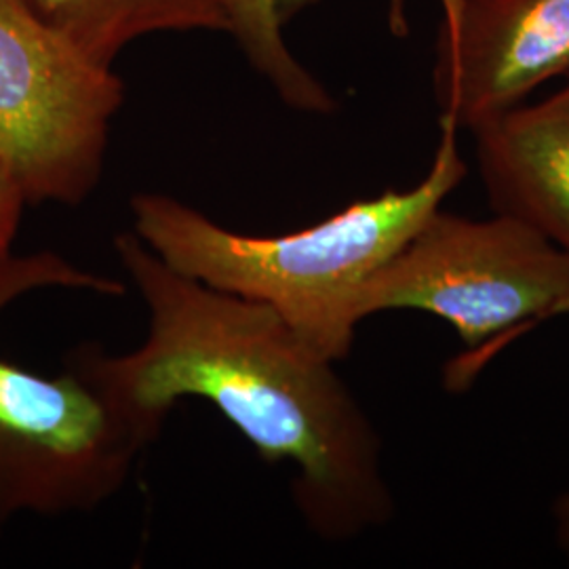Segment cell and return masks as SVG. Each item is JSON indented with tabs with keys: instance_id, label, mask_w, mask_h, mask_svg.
<instances>
[{
	"instance_id": "6da1fadb",
	"label": "cell",
	"mask_w": 569,
	"mask_h": 569,
	"mask_svg": "<svg viewBox=\"0 0 569 569\" xmlns=\"http://www.w3.org/2000/svg\"><path fill=\"white\" fill-rule=\"evenodd\" d=\"M148 310L138 348L77 346L100 387L161 437L183 399H203L268 465H291L293 505L326 542L385 528L395 515L382 439L336 363L264 305L218 291L159 260L133 232L112 241Z\"/></svg>"
},
{
	"instance_id": "7a4b0ae2",
	"label": "cell",
	"mask_w": 569,
	"mask_h": 569,
	"mask_svg": "<svg viewBox=\"0 0 569 569\" xmlns=\"http://www.w3.org/2000/svg\"><path fill=\"white\" fill-rule=\"evenodd\" d=\"M427 176L407 190L346 204L287 234H243L163 192H138L133 234L159 260L218 291L272 308L329 361L355 345L366 284L406 247L467 178L458 124L441 119Z\"/></svg>"
},
{
	"instance_id": "3957f363",
	"label": "cell",
	"mask_w": 569,
	"mask_h": 569,
	"mask_svg": "<svg viewBox=\"0 0 569 569\" xmlns=\"http://www.w3.org/2000/svg\"><path fill=\"white\" fill-rule=\"evenodd\" d=\"M41 289L106 298L127 291L119 279L49 249L0 260V312ZM157 439L70 355L53 376L0 357V536L20 515L100 509L129 483Z\"/></svg>"
},
{
	"instance_id": "277c9868",
	"label": "cell",
	"mask_w": 569,
	"mask_h": 569,
	"mask_svg": "<svg viewBox=\"0 0 569 569\" xmlns=\"http://www.w3.org/2000/svg\"><path fill=\"white\" fill-rule=\"evenodd\" d=\"M569 298V258L505 213L472 220L439 209L366 284L357 315L418 310L448 321L481 355L496 338L559 317Z\"/></svg>"
},
{
	"instance_id": "5b68a950",
	"label": "cell",
	"mask_w": 569,
	"mask_h": 569,
	"mask_svg": "<svg viewBox=\"0 0 569 569\" xmlns=\"http://www.w3.org/2000/svg\"><path fill=\"white\" fill-rule=\"evenodd\" d=\"M122 102L112 68L82 56L26 0H0V161L26 203L79 207L93 194Z\"/></svg>"
},
{
	"instance_id": "8992f818",
	"label": "cell",
	"mask_w": 569,
	"mask_h": 569,
	"mask_svg": "<svg viewBox=\"0 0 569 569\" xmlns=\"http://www.w3.org/2000/svg\"><path fill=\"white\" fill-rule=\"evenodd\" d=\"M432 70L441 119L477 129L569 79V0H441Z\"/></svg>"
},
{
	"instance_id": "52a82bcc",
	"label": "cell",
	"mask_w": 569,
	"mask_h": 569,
	"mask_svg": "<svg viewBox=\"0 0 569 569\" xmlns=\"http://www.w3.org/2000/svg\"><path fill=\"white\" fill-rule=\"evenodd\" d=\"M472 133L491 209L521 220L569 258V121L517 106Z\"/></svg>"
},
{
	"instance_id": "ba28073f",
	"label": "cell",
	"mask_w": 569,
	"mask_h": 569,
	"mask_svg": "<svg viewBox=\"0 0 569 569\" xmlns=\"http://www.w3.org/2000/svg\"><path fill=\"white\" fill-rule=\"evenodd\" d=\"M82 56L112 68L122 49L157 32H228L220 0H26Z\"/></svg>"
},
{
	"instance_id": "9c48e42d",
	"label": "cell",
	"mask_w": 569,
	"mask_h": 569,
	"mask_svg": "<svg viewBox=\"0 0 569 569\" xmlns=\"http://www.w3.org/2000/svg\"><path fill=\"white\" fill-rule=\"evenodd\" d=\"M247 61L262 74L281 102L308 114H331L338 100L291 53L283 37L287 21L319 0H220Z\"/></svg>"
},
{
	"instance_id": "30bf717a",
	"label": "cell",
	"mask_w": 569,
	"mask_h": 569,
	"mask_svg": "<svg viewBox=\"0 0 569 569\" xmlns=\"http://www.w3.org/2000/svg\"><path fill=\"white\" fill-rule=\"evenodd\" d=\"M28 207L20 183L7 164L0 161V260L13 253V241L20 230L23 209Z\"/></svg>"
},
{
	"instance_id": "8fae6325",
	"label": "cell",
	"mask_w": 569,
	"mask_h": 569,
	"mask_svg": "<svg viewBox=\"0 0 569 569\" xmlns=\"http://www.w3.org/2000/svg\"><path fill=\"white\" fill-rule=\"evenodd\" d=\"M559 315H569V298L561 306ZM552 519H555V528H557V540H559L561 549L569 552V491L555 502Z\"/></svg>"
},
{
	"instance_id": "7c38bea8",
	"label": "cell",
	"mask_w": 569,
	"mask_h": 569,
	"mask_svg": "<svg viewBox=\"0 0 569 569\" xmlns=\"http://www.w3.org/2000/svg\"><path fill=\"white\" fill-rule=\"evenodd\" d=\"M536 114L547 117V119H561L569 121V79L568 84L563 89H559L557 93H552L545 102L529 106Z\"/></svg>"
},
{
	"instance_id": "4fadbf2b",
	"label": "cell",
	"mask_w": 569,
	"mask_h": 569,
	"mask_svg": "<svg viewBox=\"0 0 569 569\" xmlns=\"http://www.w3.org/2000/svg\"><path fill=\"white\" fill-rule=\"evenodd\" d=\"M388 26L395 37H407L409 21H407L406 0H387Z\"/></svg>"
}]
</instances>
